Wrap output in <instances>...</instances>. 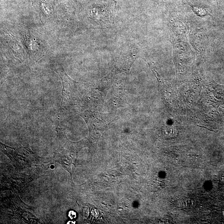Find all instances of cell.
<instances>
[{
  "label": "cell",
  "mask_w": 224,
  "mask_h": 224,
  "mask_svg": "<svg viewBox=\"0 0 224 224\" xmlns=\"http://www.w3.org/2000/svg\"><path fill=\"white\" fill-rule=\"evenodd\" d=\"M62 79L63 84L62 89V101L61 108L65 107V105L69 100V93H70V86L72 80L67 74L64 70L61 68H56L55 69Z\"/></svg>",
  "instance_id": "1"
},
{
  "label": "cell",
  "mask_w": 224,
  "mask_h": 224,
  "mask_svg": "<svg viewBox=\"0 0 224 224\" xmlns=\"http://www.w3.org/2000/svg\"><path fill=\"white\" fill-rule=\"evenodd\" d=\"M193 8V10L195 14L200 16H205L207 13L206 9H202L197 6H191Z\"/></svg>",
  "instance_id": "2"
},
{
  "label": "cell",
  "mask_w": 224,
  "mask_h": 224,
  "mask_svg": "<svg viewBox=\"0 0 224 224\" xmlns=\"http://www.w3.org/2000/svg\"><path fill=\"white\" fill-rule=\"evenodd\" d=\"M69 217H70L71 219H74V218H76V212H74L73 211H70V212H69Z\"/></svg>",
  "instance_id": "3"
}]
</instances>
